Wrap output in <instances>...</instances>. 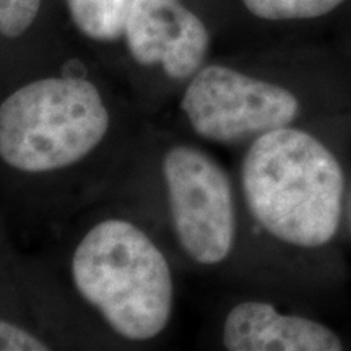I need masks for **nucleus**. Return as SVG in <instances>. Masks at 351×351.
I'll list each match as a JSON object with an SVG mask.
<instances>
[{
    "mask_svg": "<svg viewBox=\"0 0 351 351\" xmlns=\"http://www.w3.org/2000/svg\"><path fill=\"white\" fill-rule=\"evenodd\" d=\"M241 184L256 221L285 244L322 247L339 232L343 168L309 132L288 125L252 140L241 165Z\"/></svg>",
    "mask_w": 351,
    "mask_h": 351,
    "instance_id": "f257e3e1",
    "label": "nucleus"
},
{
    "mask_svg": "<svg viewBox=\"0 0 351 351\" xmlns=\"http://www.w3.org/2000/svg\"><path fill=\"white\" fill-rule=\"evenodd\" d=\"M78 295L117 335L148 341L168 327L174 280L165 254L134 223L109 218L91 228L73 251Z\"/></svg>",
    "mask_w": 351,
    "mask_h": 351,
    "instance_id": "f03ea898",
    "label": "nucleus"
},
{
    "mask_svg": "<svg viewBox=\"0 0 351 351\" xmlns=\"http://www.w3.org/2000/svg\"><path fill=\"white\" fill-rule=\"evenodd\" d=\"M103 95L80 77L39 78L0 101V163L21 174L65 169L106 137Z\"/></svg>",
    "mask_w": 351,
    "mask_h": 351,
    "instance_id": "7ed1b4c3",
    "label": "nucleus"
},
{
    "mask_svg": "<svg viewBox=\"0 0 351 351\" xmlns=\"http://www.w3.org/2000/svg\"><path fill=\"white\" fill-rule=\"evenodd\" d=\"M181 109L202 138L236 145L291 125L300 117L301 103L278 83L212 64L191 78Z\"/></svg>",
    "mask_w": 351,
    "mask_h": 351,
    "instance_id": "20e7f679",
    "label": "nucleus"
},
{
    "mask_svg": "<svg viewBox=\"0 0 351 351\" xmlns=\"http://www.w3.org/2000/svg\"><path fill=\"white\" fill-rule=\"evenodd\" d=\"M163 178L179 244L200 265H218L236 241V208L230 176L212 155L178 145L165 155Z\"/></svg>",
    "mask_w": 351,
    "mask_h": 351,
    "instance_id": "39448f33",
    "label": "nucleus"
},
{
    "mask_svg": "<svg viewBox=\"0 0 351 351\" xmlns=\"http://www.w3.org/2000/svg\"><path fill=\"white\" fill-rule=\"evenodd\" d=\"M124 36L138 64L160 65L174 80L194 77L210 49L208 28L182 0H135Z\"/></svg>",
    "mask_w": 351,
    "mask_h": 351,
    "instance_id": "423d86ee",
    "label": "nucleus"
},
{
    "mask_svg": "<svg viewBox=\"0 0 351 351\" xmlns=\"http://www.w3.org/2000/svg\"><path fill=\"white\" fill-rule=\"evenodd\" d=\"M223 345L230 351H340L339 333L317 320L280 314L274 304L245 301L228 313Z\"/></svg>",
    "mask_w": 351,
    "mask_h": 351,
    "instance_id": "0eeeda50",
    "label": "nucleus"
},
{
    "mask_svg": "<svg viewBox=\"0 0 351 351\" xmlns=\"http://www.w3.org/2000/svg\"><path fill=\"white\" fill-rule=\"evenodd\" d=\"M135 0H67L78 32L95 41H116L124 36L125 21Z\"/></svg>",
    "mask_w": 351,
    "mask_h": 351,
    "instance_id": "6e6552de",
    "label": "nucleus"
},
{
    "mask_svg": "<svg viewBox=\"0 0 351 351\" xmlns=\"http://www.w3.org/2000/svg\"><path fill=\"white\" fill-rule=\"evenodd\" d=\"M245 10L265 21H313L340 10L350 0H241Z\"/></svg>",
    "mask_w": 351,
    "mask_h": 351,
    "instance_id": "1a4fd4ad",
    "label": "nucleus"
},
{
    "mask_svg": "<svg viewBox=\"0 0 351 351\" xmlns=\"http://www.w3.org/2000/svg\"><path fill=\"white\" fill-rule=\"evenodd\" d=\"M43 0H0V34L15 39L32 28Z\"/></svg>",
    "mask_w": 351,
    "mask_h": 351,
    "instance_id": "9d476101",
    "label": "nucleus"
},
{
    "mask_svg": "<svg viewBox=\"0 0 351 351\" xmlns=\"http://www.w3.org/2000/svg\"><path fill=\"white\" fill-rule=\"evenodd\" d=\"M51 346L36 333L10 319L0 317V351H46Z\"/></svg>",
    "mask_w": 351,
    "mask_h": 351,
    "instance_id": "9b49d317",
    "label": "nucleus"
}]
</instances>
